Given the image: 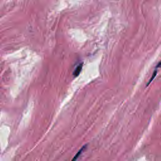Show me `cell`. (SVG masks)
Wrapping results in <instances>:
<instances>
[{
	"label": "cell",
	"instance_id": "cell-2",
	"mask_svg": "<svg viewBox=\"0 0 161 161\" xmlns=\"http://www.w3.org/2000/svg\"><path fill=\"white\" fill-rule=\"evenodd\" d=\"M84 148H85V146L83 147H82V148L79 150V152L76 153V155L74 156V157L72 158V160L71 161H76V160L78 158V157H79V155L81 154V153L82 152V151L84 150Z\"/></svg>",
	"mask_w": 161,
	"mask_h": 161
},
{
	"label": "cell",
	"instance_id": "cell-3",
	"mask_svg": "<svg viewBox=\"0 0 161 161\" xmlns=\"http://www.w3.org/2000/svg\"><path fill=\"white\" fill-rule=\"evenodd\" d=\"M157 75V70H155L153 72V74H152V77H151V78H150V80L148 82V83H147V86L148 85V84H150V83L152 81V80L154 79V77H155V75Z\"/></svg>",
	"mask_w": 161,
	"mask_h": 161
},
{
	"label": "cell",
	"instance_id": "cell-4",
	"mask_svg": "<svg viewBox=\"0 0 161 161\" xmlns=\"http://www.w3.org/2000/svg\"><path fill=\"white\" fill-rule=\"evenodd\" d=\"M156 68H161V61L160 62H158V64L156 66Z\"/></svg>",
	"mask_w": 161,
	"mask_h": 161
},
{
	"label": "cell",
	"instance_id": "cell-1",
	"mask_svg": "<svg viewBox=\"0 0 161 161\" xmlns=\"http://www.w3.org/2000/svg\"><path fill=\"white\" fill-rule=\"evenodd\" d=\"M82 65H83V64H82V63H80V64H79L76 67V68L75 69L74 71L73 72V75H74V76L75 77H77V76H78V75H79L80 71H81V70H82Z\"/></svg>",
	"mask_w": 161,
	"mask_h": 161
}]
</instances>
